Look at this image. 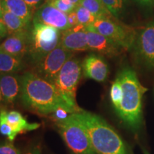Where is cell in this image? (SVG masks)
I'll return each mask as SVG.
<instances>
[{
    "label": "cell",
    "instance_id": "obj_2",
    "mask_svg": "<svg viewBox=\"0 0 154 154\" xmlns=\"http://www.w3.org/2000/svg\"><path fill=\"white\" fill-rule=\"evenodd\" d=\"M71 116L85 128L96 154H129L121 136L99 116L82 109Z\"/></svg>",
    "mask_w": 154,
    "mask_h": 154
},
{
    "label": "cell",
    "instance_id": "obj_20",
    "mask_svg": "<svg viewBox=\"0 0 154 154\" xmlns=\"http://www.w3.org/2000/svg\"><path fill=\"white\" fill-rule=\"evenodd\" d=\"M80 5L87 9L96 19L115 18L103 5L101 0H82Z\"/></svg>",
    "mask_w": 154,
    "mask_h": 154
},
{
    "label": "cell",
    "instance_id": "obj_35",
    "mask_svg": "<svg viewBox=\"0 0 154 154\" xmlns=\"http://www.w3.org/2000/svg\"><path fill=\"white\" fill-rule=\"evenodd\" d=\"M143 154H149V152H148L147 151H146L145 149H143Z\"/></svg>",
    "mask_w": 154,
    "mask_h": 154
},
{
    "label": "cell",
    "instance_id": "obj_1",
    "mask_svg": "<svg viewBox=\"0 0 154 154\" xmlns=\"http://www.w3.org/2000/svg\"><path fill=\"white\" fill-rule=\"evenodd\" d=\"M20 96L25 107L40 114L53 113L59 108L65 109L70 113L76 112L65 101L54 84L33 72H26L22 76Z\"/></svg>",
    "mask_w": 154,
    "mask_h": 154
},
{
    "label": "cell",
    "instance_id": "obj_27",
    "mask_svg": "<svg viewBox=\"0 0 154 154\" xmlns=\"http://www.w3.org/2000/svg\"><path fill=\"white\" fill-rule=\"evenodd\" d=\"M71 114H72V113H69V111L66 110L65 109L59 108V109H57V110L52 113V116L54 119L56 121H59L67 119Z\"/></svg>",
    "mask_w": 154,
    "mask_h": 154
},
{
    "label": "cell",
    "instance_id": "obj_16",
    "mask_svg": "<svg viewBox=\"0 0 154 154\" xmlns=\"http://www.w3.org/2000/svg\"><path fill=\"white\" fill-rule=\"evenodd\" d=\"M5 120L12 127L15 133L18 135L24 132L32 131L39 128L40 124L37 123H29L19 111L1 110Z\"/></svg>",
    "mask_w": 154,
    "mask_h": 154
},
{
    "label": "cell",
    "instance_id": "obj_9",
    "mask_svg": "<svg viewBox=\"0 0 154 154\" xmlns=\"http://www.w3.org/2000/svg\"><path fill=\"white\" fill-rule=\"evenodd\" d=\"M132 48L138 63L149 69H154V22L149 23L136 35Z\"/></svg>",
    "mask_w": 154,
    "mask_h": 154
},
{
    "label": "cell",
    "instance_id": "obj_26",
    "mask_svg": "<svg viewBox=\"0 0 154 154\" xmlns=\"http://www.w3.org/2000/svg\"><path fill=\"white\" fill-rule=\"evenodd\" d=\"M0 154H22V151L16 147L12 142H0Z\"/></svg>",
    "mask_w": 154,
    "mask_h": 154
},
{
    "label": "cell",
    "instance_id": "obj_5",
    "mask_svg": "<svg viewBox=\"0 0 154 154\" xmlns=\"http://www.w3.org/2000/svg\"><path fill=\"white\" fill-rule=\"evenodd\" d=\"M57 126L72 154H96L85 128L72 116L64 120L57 121Z\"/></svg>",
    "mask_w": 154,
    "mask_h": 154
},
{
    "label": "cell",
    "instance_id": "obj_17",
    "mask_svg": "<svg viewBox=\"0 0 154 154\" xmlns=\"http://www.w3.org/2000/svg\"><path fill=\"white\" fill-rule=\"evenodd\" d=\"M4 8L19 17L29 24L33 20L34 11L24 0H2Z\"/></svg>",
    "mask_w": 154,
    "mask_h": 154
},
{
    "label": "cell",
    "instance_id": "obj_18",
    "mask_svg": "<svg viewBox=\"0 0 154 154\" xmlns=\"http://www.w3.org/2000/svg\"><path fill=\"white\" fill-rule=\"evenodd\" d=\"M24 66L22 59L0 50V74H17Z\"/></svg>",
    "mask_w": 154,
    "mask_h": 154
},
{
    "label": "cell",
    "instance_id": "obj_12",
    "mask_svg": "<svg viewBox=\"0 0 154 154\" xmlns=\"http://www.w3.org/2000/svg\"><path fill=\"white\" fill-rule=\"evenodd\" d=\"M88 50L109 57H116L124 50L114 42L94 29L91 25L86 26Z\"/></svg>",
    "mask_w": 154,
    "mask_h": 154
},
{
    "label": "cell",
    "instance_id": "obj_13",
    "mask_svg": "<svg viewBox=\"0 0 154 154\" xmlns=\"http://www.w3.org/2000/svg\"><path fill=\"white\" fill-rule=\"evenodd\" d=\"M29 29L30 28L27 30L9 34L5 41L0 44V50L14 57L24 59L29 53Z\"/></svg>",
    "mask_w": 154,
    "mask_h": 154
},
{
    "label": "cell",
    "instance_id": "obj_10",
    "mask_svg": "<svg viewBox=\"0 0 154 154\" xmlns=\"http://www.w3.org/2000/svg\"><path fill=\"white\" fill-rule=\"evenodd\" d=\"M32 21L53 26L61 32L71 28L68 14L59 10L48 2H46L35 11Z\"/></svg>",
    "mask_w": 154,
    "mask_h": 154
},
{
    "label": "cell",
    "instance_id": "obj_3",
    "mask_svg": "<svg viewBox=\"0 0 154 154\" xmlns=\"http://www.w3.org/2000/svg\"><path fill=\"white\" fill-rule=\"evenodd\" d=\"M117 79L121 83L123 96L116 111L125 124L138 129L142 121V99L147 88L140 84L136 74L130 68L123 69Z\"/></svg>",
    "mask_w": 154,
    "mask_h": 154
},
{
    "label": "cell",
    "instance_id": "obj_33",
    "mask_svg": "<svg viewBox=\"0 0 154 154\" xmlns=\"http://www.w3.org/2000/svg\"><path fill=\"white\" fill-rule=\"evenodd\" d=\"M4 10H5V8H4L3 2H2V0H0V18H1L2 15V14H3Z\"/></svg>",
    "mask_w": 154,
    "mask_h": 154
},
{
    "label": "cell",
    "instance_id": "obj_34",
    "mask_svg": "<svg viewBox=\"0 0 154 154\" xmlns=\"http://www.w3.org/2000/svg\"><path fill=\"white\" fill-rule=\"evenodd\" d=\"M69 1L72 2L73 4H74L76 6H79V5H80L81 1H82V0H69Z\"/></svg>",
    "mask_w": 154,
    "mask_h": 154
},
{
    "label": "cell",
    "instance_id": "obj_21",
    "mask_svg": "<svg viewBox=\"0 0 154 154\" xmlns=\"http://www.w3.org/2000/svg\"><path fill=\"white\" fill-rule=\"evenodd\" d=\"M116 19L123 17L126 10L127 0H101Z\"/></svg>",
    "mask_w": 154,
    "mask_h": 154
},
{
    "label": "cell",
    "instance_id": "obj_14",
    "mask_svg": "<svg viewBox=\"0 0 154 154\" xmlns=\"http://www.w3.org/2000/svg\"><path fill=\"white\" fill-rule=\"evenodd\" d=\"M84 76L98 82L106 80L109 75V66L103 57L95 54L87 55L82 62Z\"/></svg>",
    "mask_w": 154,
    "mask_h": 154
},
{
    "label": "cell",
    "instance_id": "obj_29",
    "mask_svg": "<svg viewBox=\"0 0 154 154\" xmlns=\"http://www.w3.org/2000/svg\"><path fill=\"white\" fill-rule=\"evenodd\" d=\"M22 154H42L41 147L38 144L33 145L25 151Z\"/></svg>",
    "mask_w": 154,
    "mask_h": 154
},
{
    "label": "cell",
    "instance_id": "obj_30",
    "mask_svg": "<svg viewBox=\"0 0 154 154\" xmlns=\"http://www.w3.org/2000/svg\"><path fill=\"white\" fill-rule=\"evenodd\" d=\"M68 20L71 27H73V26H75L77 24H79V21L78 19H77V16L75 10L72 11V12L69 13L68 14Z\"/></svg>",
    "mask_w": 154,
    "mask_h": 154
},
{
    "label": "cell",
    "instance_id": "obj_19",
    "mask_svg": "<svg viewBox=\"0 0 154 154\" xmlns=\"http://www.w3.org/2000/svg\"><path fill=\"white\" fill-rule=\"evenodd\" d=\"M1 19H2L6 27L8 30L9 35L24 30H27L30 28L31 24H27L23 19L19 18V17L16 16L12 13L9 12L6 9L4 10Z\"/></svg>",
    "mask_w": 154,
    "mask_h": 154
},
{
    "label": "cell",
    "instance_id": "obj_25",
    "mask_svg": "<svg viewBox=\"0 0 154 154\" xmlns=\"http://www.w3.org/2000/svg\"><path fill=\"white\" fill-rule=\"evenodd\" d=\"M48 2H50L53 6H54L56 8L66 14L74 11L77 7L69 0H53Z\"/></svg>",
    "mask_w": 154,
    "mask_h": 154
},
{
    "label": "cell",
    "instance_id": "obj_32",
    "mask_svg": "<svg viewBox=\"0 0 154 154\" xmlns=\"http://www.w3.org/2000/svg\"><path fill=\"white\" fill-rule=\"evenodd\" d=\"M9 35L8 30L6 27L5 23L2 21V19L0 18V39L2 38L6 37L7 36Z\"/></svg>",
    "mask_w": 154,
    "mask_h": 154
},
{
    "label": "cell",
    "instance_id": "obj_22",
    "mask_svg": "<svg viewBox=\"0 0 154 154\" xmlns=\"http://www.w3.org/2000/svg\"><path fill=\"white\" fill-rule=\"evenodd\" d=\"M75 11H76L79 24L87 26L93 24L96 21V17L87 9L82 5L77 6Z\"/></svg>",
    "mask_w": 154,
    "mask_h": 154
},
{
    "label": "cell",
    "instance_id": "obj_4",
    "mask_svg": "<svg viewBox=\"0 0 154 154\" xmlns=\"http://www.w3.org/2000/svg\"><path fill=\"white\" fill-rule=\"evenodd\" d=\"M60 30L53 26L33 22L29 29L28 55L31 63L35 65L51 52L60 42Z\"/></svg>",
    "mask_w": 154,
    "mask_h": 154
},
{
    "label": "cell",
    "instance_id": "obj_15",
    "mask_svg": "<svg viewBox=\"0 0 154 154\" xmlns=\"http://www.w3.org/2000/svg\"><path fill=\"white\" fill-rule=\"evenodd\" d=\"M0 91L7 103H13L21 96L22 76L17 74H0Z\"/></svg>",
    "mask_w": 154,
    "mask_h": 154
},
{
    "label": "cell",
    "instance_id": "obj_8",
    "mask_svg": "<svg viewBox=\"0 0 154 154\" xmlns=\"http://www.w3.org/2000/svg\"><path fill=\"white\" fill-rule=\"evenodd\" d=\"M74 57V53L65 49L60 44L34 65V73L54 84L64 63Z\"/></svg>",
    "mask_w": 154,
    "mask_h": 154
},
{
    "label": "cell",
    "instance_id": "obj_7",
    "mask_svg": "<svg viewBox=\"0 0 154 154\" xmlns=\"http://www.w3.org/2000/svg\"><path fill=\"white\" fill-rule=\"evenodd\" d=\"M115 19H96L91 26L96 32L109 38L123 49H131L137 35L136 32Z\"/></svg>",
    "mask_w": 154,
    "mask_h": 154
},
{
    "label": "cell",
    "instance_id": "obj_6",
    "mask_svg": "<svg viewBox=\"0 0 154 154\" xmlns=\"http://www.w3.org/2000/svg\"><path fill=\"white\" fill-rule=\"evenodd\" d=\"M82 63L79 59L72 57L64 63L54 84L67 103L76 112L80 110L76 102V91L82 77Z\"/></svg>",
    "mask_w": 154,
    "mask_h": 154
},
{
    "label": "cell",
    "instance_id": "obj_24",
    "mask_svg": "<svg viewBox=\"0 0 154 154\" xmlns=\"http://www.w3.org/2000/svg\"><path fill=\"white\" fill-rule=\"evenodd\" d=\"M0 134L7 137L9 141L11 142L14 141L17 136L12 127L5 120V117L1 112H0Z\"/></svg>",
    "mask_w": 154,
    "mask_h": 154
},
{
    "label": "cell",
    "instance_id": "obj_37",
    "mask_svg": "<svg viewBox=\"0 0 154 154\" xmlns=\"http://www.w3.org/2000/svg\"><path fill=\"white\" fill-rule=\"evenodd\" d=\"M53 1V0H46V2H51Z\"/></svg>",
    "mask_w": 154,
    "mask_h": 154
},
{
    "label": "cell",
    "instance_id": "obj_31",
    "mask_svg": "<svg viewBox=\"0 0 154 154\" xmlns=\"http://www.w3.org/2000/svg\"><path fill=\"white\" fill-rule=\"evenodd\" d=\"M132 1L142 7H147V8L153 7L154 6V0H132Z\"/></svg>",
    "mask_w": 154,
    "mask_h": 154
},
{
    "label": "cell",
    "instance_id": "obj_36",
    "mask_svg": "<svg viewBox=\"0 0 154 154\" xmlns=\"http://www.w3.org/2000/svg\"><path fill=\"white\" fill-rule=\"evenodd\" d=\"M2 100H3L2 96V93H1V91H0V102L2 101Z\"/></svg>",
    "mask_w": 154,
    "mask_h": 154
},
{
    "label": "cell",
    "instance_id": "obj_11",
    "mask_svg": "<svg viewBox=\"0 0 154 154\" xmlns=\"http://www.w3.org/2000/svg\"><path fill=\"white\" fill-rule=\"evenodd\" d=\"M59 44L71 52H82L88 50L86 26L77 24L61 32Z\"/></svg>",
    "mask_w": 154,
    "mask_h": 154
},
{
    "label": "cell",
    "instance_id": "obj_28",
    "mask_svg": "<svg viewBox=\"0 0 154 154\" xmlns=\"http://www.w3.org/2000/svg\"><path fill=\"white\" fill-rule=\"evenodd\" d=\"M24 1L32 8L34 13L42 5L46 2V0H24Z\"/></svg>",
    "mask_w": 154,
    "mask_h": 154
},
{
    "label": "cell",
    "instance_id": "obj_23",
    "mask_svg": "<svg viewBox=\"0 0 154 154\" xmlns=\"http://www.w3.org/2000/svg\"><path fill=\"white\" fill-rule=\"evenodd\" d=\"M122 96L123 91L121 83L118 79L116 78L114 82H113L112 85H111L110 91L111 100L115 110H116L119 107V106H120L121 100H122Z\"/></svg>",
    "mask_w": 154,
    "mask_h": 154
}]
</instances>
